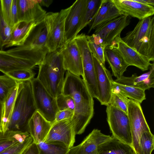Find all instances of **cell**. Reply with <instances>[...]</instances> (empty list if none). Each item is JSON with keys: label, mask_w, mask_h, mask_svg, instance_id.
Segmentation results:
<instances>
[{"label": "cell", "mask_w": 154, "mask_h": 154, "mask_svg": "<svg viewBox=\"0 0 154 154\" xmlns=\"http://www.w3.org/2000/svg\"><path fill=\"white\" fill-rule=\"evenodd\" d=\"M36 66L30 60L0 50V71L4 74L15 70L32 69Z\"/></svg>", "instance_id": "obj_20"}, {"label": "cell", "mask_w": 154, "mask_h": 154, "mask_svg": "<svg viewBox=\"0 0 154 154\" xmlns=\"http://www.w3.org/2000/svg\"><path fill=\"white\" fill-rule=\"evenodd\" d=\"M70 8L71 6L62 9L54 20L46 44L49 52L60 49L65 44V21Z\"/></svg>", "instance_id": "obj_15"}, {"label": "cell", "mask_w": 154, "mask_h": 154, "mask_svg": "<svg viewBox=\"0 0 154 154\" xmlns=\"http://www.w3.org/2000/svg\"><path fill=\"white\" fill-rule=\"evenodd\" d=\"M58 50L62 57L65 70L75 75L81 76L83 78L82 57L75 39L66 43Z\"/></svg>", "instance_id": "obj_10"}, {"label": "cell", "mask_w": 154, "mask_h": 154, "mask_svg": "<svg viewBox=\"0 0 154 154\" xmlns=\"http://www.w3.org/2000/svg\"><path fill=\"white\" fill-rule=\"evenodd\" d=\"M58 13H47L44 19L33 28L23 45L9 49L7 51L38 65L48 52L46 44L52 23Z\"/></svg>", "instance_id": "obj_2"}, {"label": "cell", "mask_w": 154, "mask_h": 154, "mask_svg": "<svg viewBox=\"0 0 154 154\" xmlns=\"http://www.w3.org/2000/svg\"><path fill=\"white\" fill-rule=\"evenodd\" d=\"M19 82L31 80L34 78L35 73L32 69H22L8 72L7 74Z\"/></svg>", "instance_id": "obj_39"}, {"label": "cell", "mask_w": 154, "mask_h": 154, "mask_svg": "<svg viewBox=\"0 0 154 154\" xmlns=\"http://www.w3.org/2000/svg\"><path fill=\"white\" fill-rule=\"evenodd\" d=\"M87 2L88 0H77L71 6L65 21V44L74 39L79 33Z\"/></svg>", "instance_id": "obj_14"}, {"label": "cell", "mask_w": 154, "mask_h": 154, "mask_svg": "<svg viewBox=\"0 0 154 154\" xmlns=\"http://www.w3.org/2000/svg\"><path fill=\"white\" fill-rule=\"evenodd\" d=\"M130 19V17L121 15L96 28L94 34L98 35L106 46L110 45L120 36L122 31L129 24Z\"/></svg>", "instance_id": "obj_13"}, {"label": "cell", "mask_w": 154, "mask_h": 154, "mask_svg": "<svg viewBox=\"0 0 154 154\" xmlns=\"http://www.w3.org/2000/svg\"><path fill=\"white\" fill-rule=\"evenodd\" d=\"M62 94L71 96L75 104L71 120L76 134L82 133L94 114V100L83 79L67 71Z\"/></svg>", "instance_id": "obj_1"}, {"label": "cell", "mask_w": 154, "mask_h": 154, "mask_svg": "<svg viewBox=\"0 0 154 154\" xmlns=\"http://www.w3.org/2000/svg\"><path fill=\"white\" fill-rule=\"evenodd\" d=\"M75 39L82 57L83 76V79L93 98L97 99V83L92 54L88 46L86 35H78Z\"/></svg>", "instance_id": "obj_6"}, {"label": "cell", "mask_w": 154, "mask_h": 154, "mask_svg": "<svg viewBox=\"0 0 154 154\" xmlns=\"http://www.w3.org/2000/svg\"><path fill=\"white\" fill-rule=\"evenodd\" d=\"M18 22L17 0H12L11 12V26Z\"/></svg>", "instance_id": "obj_41"}, {"label": "cell", "mask_w": 154, "mask_h": 154, "mask_svg": "<svg viewBox=\"0 0 154 154\" xmlns=\"http://www.w3.org/2000/svg\"><path fill=\"white\" fill-rule=\"evenodd\" d=\"M153 63L149 67V71L140 76L134 73L130 77L122 76L114 81L124 85L136 87L145 91L154 87V65Z\"/></svg>", "instance_id": "obj_23"}, {"label": "cell", "mask_w": 154, "mask_h": 154, "mask_svg": "<svg viewBox=\"0 0 154 154\" xmlns=\"http://www.w3.org/2000/svg\"><path fill=\"white\" fill-rule=\"evenodd\" d=\"M111 45L116 49L129 66H135L143 71L148 70L152 64L146 57L124 42L120 36L116 38Z\"/></svg>", "instance_id": "obj_16"}, {"label": "cell", "mask_w": 154, "mask_h": 154, "mask_svg": "<svg viewBox=\"0 0 154 154\" xmlns=\"http://www.w3.org/2000/svg\"><path fill=\"white\" fill-rule=\"evenodd\" d=\"M73 114L74 112L70 110H59L56 115L55 122L72 118Z\"/></svg>", "instance_id": "obj_42"}, {"label": "cell", "mask_w": 154, "mask_h": 154, "mask_svg": "<svg viewBox=\"0 0 154 154\" xmlns=\"http://www.w3.org/2000/svg\"><path fill=\"white\" fill-rule=\"evenodd\" d=\"M52 124L46 120L38 111L34 113L28 125V132L37 144L44 141L50 130Z\"/></svg>", "instance_id": "obj_22"}, {"label": "cell", "mask_w": 154, "mask_h": 154, "mask_svg": "<svg viewBox=\"0 0 154 154\" xmlns=\"http://www.w3.org/2000/svg\"><path fill=\"white\" fill-rule=\"evenodd\" d=\"M19 82L9 93L3 103L2 131L3 133L5 132L13 112L19 90Z\"/></svg>", "instance_id": "obj_27"}, {"label": "cell", "mask_w": 154, "mask_h": 154, "mask_svg": "<svg viewBox=\"0 0 154 154\" xmlns=\"http://www.w3.org/2000/svg\"><path fill=\"white\" fill-rule=\"evenodd\" d=\"M97 154H136L132 146L111 136L100 145Z\"/></svg>", "instance_id": "obj_26"}, {"label": "cell", "mask_w": 154, "mask_h": 154, "mask_svg": "<svg viewBox=\"0 0 154 154\" xmlns=\"http://www.w3.org/2000/svg\"><path fill=\"white\" fill-rule=\"evenodd\" d=\"M0 132H2V131L0 130Z\"/></svg>", "instance_id": "obj_47"}, {"label": "cell", "mask_w": 154, "mask_h": 154, "mask_svg": "<svg viewBox=\"0 0 154 154\" xmlns=\"http://www.w3.org/2000/svg\"><path fill=\"white\" fill-rule=\"evenodd\" d=\"M37 144L39 154H68L70 149L65 144L58 141H43Z\"/></svg>", "instance_id": "obj_31"}, {"label": "cell", "mask_w": 154, "mask_h": 154, "mask_svg": "<svg viewBox=\"0 0 154 154\" xmlns=\"http://www.w3.org/2000/svg\"><path fill=\"white\" fill-rule=\"evenodd\" d=\"M12 3V0L0 1V7L2 16L5 21L11 26Z\"/></svg>", "instance_id": "obj_40"}, {"label": "cell", "mask_w": 154, "mask_h": 154, "mask_svg": "<svg viewBox=\"0 0 154 154\" xmlns=\"http://www.w3.org/2000/svg\"><path fill=\"white\" fill-rule=\"evenodd\" d=\"M71 119L53 123L44 142L58 141L63 143L69 148L73 147L76 134Z\"/></svg>", "instance_id": "obj_12"}, {"label": "cell", "mask_w": 154, "mask_h": 154, "mask_svg": "<svg viewBox=\"0 0 154 154\" xmlns=\"http://www.w3.org/2000/svg\"><path fill=\"white\" fill-rule=\"evenodd\" d=\"M127 115L129 119L132 139V147L136 154H139V143L142 134L150 131L146 120L140 103L129 99Z\"/></svg>", "instance_id": "obj_9"}, {"label": "cell", "mask_w": 154, "mask_h": 154, "mask_svg": "<svg viewBox=\"0 0 154 154\" xmlns=\"http://www.w3.org/2000/svg\"><path fill=\"white\" fill-rule=\"evenodd\" d=\"M14 107L7 131L28 132L29 121L37 109L30 80L20 82Z\"/></svg>", "instance_id": "obj_3"}, {"label": "cell", "mask_w": 154, "mask_h": 154, "mask_svg": "<svg viewBox=\"0 0 154 154\" xmlns=\"http://www.w3.org/2000/svg\"><path fill=\"white\" fill-rule=\"evenodd\" d=\"M100 0H88L87 5L83 14L79 32L92 20L97 12Z\"/></svg>", "instance_id": "obj_32"}, {"label": "cell", "mask_w": 154, "mask_h": 154, "mask_svg": "<svg viewBox=\"0 0 154 154\" xmlns=\"http://www.w3.org/2000/svg\"><path fill=\"white\" fill-rule=\"evenodd\" d=\"M33 142L30 135L24 141L14 144L4 150L0 154H22L24 150Z\"/></svg>", "instance_id": "obj_38"}, {"label": "cell", "mask_w": 154, "mask_h": 154, "mask_svg": "<svg viewBox=\"0 0 154 154\" xmlns=\"http://www.w3.org/2000/svg\"><path fill=\"white\" fill-rule=\"evenodd\" d=\"M121 15L111 0H100L88 33L92 30Z\"/></svg>", "instance_id": "obj_21"}, {"label": "cell", "mask_w": 154, "mask_h": 154, "mask_svg": "<svg viewBox=\"0 0 154 154\" xmlns=\"http://www.w3.org/2000/svg\"><path fill=\"white\" fill-rule=\"evenodd\" d=\"M154 148V135L151 131L143 133L139 141V154H151Z\"/></svg>", "instance_id": "obj_34"}, {"label": "cell", "mask_w": 154, "mask_h": 154, "mask_svg": "<svg viewBox=\"0 0 154 154\" xmlns=\"http://www.w3.org/2000/svg\"><path fill=\"white\" fill-rule=\"evenodd\" d=\"M30 135L28 132L7 131L0 132V153L11 146L24 141Z\"/></svg>", "instance_id": "obj_28"}, {"label": "cell", "mask_w": 154, "mask_h": 154, "mask_svg": "<svg viewBox=\"0 0 154 154\" xmlns=\"http://www.w3.org/2000/svg\"><path fill=\"white\" fill-rule=\"evenodd\" d=\"M56 100L59 110H66L74 112L75 104L73 99L71 96L61 94L57 97Z\"/></svg>", "instance_id": "obj_37"}, {"label": "cell", "mask_w": 154, "mask_h": 154, "mask_svg": "<svg viewBox=\"0 0 154 154\" xmlns=\"http://www.w3.org/2000/svg\"><path fill=\"white\" fill-rule=\"evenodd\" d=\"M111 137L94 129L81 143L70 148L68 154H97L98 146Z\"/></svg>", "instance_id": "obj_19"}, {"label": "cell", "mask_w": 154, "mask_h": 154, "mask_svg": "<svg viewBox=\"0 0 154 154\" xmlns=\"http://www.w3.org/2000/svg\"><path fill=\"white\" fill-rule=\"evenodd\" d=\"M137 1L146 5L154 6V0H136Z\"/></svg>", "instance_id": "obj_45"}, {"label": "cell", "mask_w": 154, "mask_h": 154, "mask_svg": "<svg viewBox=\"0 0 154 154\" xmlns=\"http://www.w3.org/2000/svg\"><path fill=\"white\" fill-rule=\"evenodd\" d=\"M35 105L38 111L48 121L53 124L59 111L56 98L52 97L36 78L30 80Z\"/></svg>", "instance_id": "obj_8"}, {"label": "cell", "mask_w": 154, "mask_h": 154, "mask_svg": "<svg viewBox=\"0 0 154 154\" xmlns=\"http://www.w3.org/2000/svg\"><path fill=\"white\" fill-rule=\"evenodd\" d=\"M12 27L4 20L0 7V48L2 50L9 43Z\"/></svg>", "instance_id": "obj_35"}, {"label": "cell", "mask_w": 154, "mask_h": 154, "mask_svg": "<svg viewBox=\"0 0 154 154\" xmlns=\"http://www.w3.org/2000/svg\"><path fill=\"white\" fill-rule=\"evenodd\" d=\"M3 103L0 100V129L2 131V119L3 114Z\"/></svg>", "instance_id": "obj_46"}, {"label": "cell", "mask_w": 154, "mask_h": 154, "mask_svg": "<svg viewBox=\"0 0 154 154\" xmlns=\"http://www.w3.org/2000/svg\"><path fill=\"white\" fill-rule=\"evenodd\" d=\"M112 84V89L117 90L128 98L140 103L146 99L145 91L143 89L120 84L114 80Z\"/></svg>", "instance_id": "obj_29"}, {"label": "cell", "mask_w": 154, "mask_h": 154, "mask_svg": "<svg viewBox=\"0 0 154 154\" xmlns=\"http://www.w3.org/2000/svg\"><path fill=\"white\" fill-rule=\"evenodd\" d=\"M122 15L136 18L139 20L152 16L154 6L144 4L136 0H111Z\"/></svg>", "instance_id": "obj_17"}, {"label": "cell", "mask_w": 154, "mask_h": 154, "mask_svg": "<svg viewBox=\"0 0 154 154\" xmlns=\"http://www.w3.org/2000/svg\"><path fill=\"white\" fill-rule=\"evenodd\" d=\"M97 79L98 98L102 105L109 104L112 91V82L113 79L110 72L105 65L93 56Z\"/></svg>", "instance_id": "obj_11"}, {"label": "cell", "mask_w": 154, "mask_h": 154, "mask_svg": "<svg viewBox=\"0 0 154 154\" xmlns=\"http://www.w3.org/2000/svg\"><path fill=\"white\" fill-rule=\"evenodd\" d=\"M37 24L33 22H18L12 27L10 41L5 47H17L23 45Z\"/></svg>", "instance_id": "obj_25"}, {"label": "cell", "mask_w": 154, "mask_h": 154, "mask_svg": "<svg viewBox=\"0 0 154 154\" xmlns=\"http://www.w3.org/2000/svg\"><path fill=\"white\" fill-rule=\"evenodd\" d=\"M86 36L88 46L93 56L105 65L104 50L106 47V45L97 35L93 34Z\"/></svg>", "instance_id": "obj_30"}, {"label": "cell", "mask_w": 154, "mask_h": 154, "mask_svg": "<svg viewBox=\"0 0 154 154\" xmlns=\"http://www.w3.org/2000/svg\"><path fill=\"white\" fill-rule=\"evenodd\" d=\"M129 99L117 90L113 89L109 104L123 111L127 114Z\"/></svg>", "instance_id": "obj_36"}, {"label": "cell", "mask_w": 154, "mask_h": 154, "mask_svg": "<svg viewBox=\"0 0 154 154\" xmlns=\"http://www.w3.org/2000/svg\"><path fill=\"white\" fill-rule=\"evenodd\" d=\"M128 46L154 61V17H149L140 20L133 30L121 38Z\"/></svg>", "instance_id": "obj_5"}, {"label": "cell", "mask_w": 154, "mask_h": 154, "mask_svg": "<svg viewBox=\"0 0 154 154\" xmlns=\"http://www.w3.org/2000/svg\"><path fill=\"white\" fill-rule=\"evenodd\" d=\"M19 82L7 75H0V100L2 103Z\"/></svg>", "instance_id": "obj_33"}, {"label": "cell", "mask_w": 154, "mask_h": 154, "mask_svg": "<svg viewBox=\"0 0 154 154\" xmlns=\"http://www.w3.org/2000/svg\"><path fill=\"white\" fill-rule=\"evenodd\" d=\"M19 22H33L38 24L47 13L38 0H17Z\"/></svg>", "instance_id": "obj_18"}, {"label": "cell", "mask_w": 154, "mask_h": 154, "mask_svg": "<svg viewBox=\"0 0 154 154\" xmlns=\"http://www.w3.org/2000/svg\"><path fill=\"white\" fill-rule=\"evenodd\" d=\"M105 61L109 64L114 76L118 79L123 75L129 66L116 49L111 45L106 46L104 50Z\"/></svg>", "instance_id": "obj_24"}, {"label": "cell", "mask_w": 154, "mask_h": 154, "mask_svg": "<svg viewBox=\"0 0 154 154\" xmlns=\"http://www.w3.org/2000/svg\"><path fill=\"white\" fill-rule=\"evenodd\" d=\"M38 2L41 6L48 7L52 3L53 1L52 0H38Z\"/></svg>", "instance_id": "obj_44"}, {"label": "cell", "mask_w": 154, "mask_h": 154, "mask_svg": "<svg viewBox=\"0 0 154 154\" xmlns=\"http://www.w3.org/2000/svg\"><path fill=\"white\" fill-rule=\"evenodd\" d=\"M38 66L37 78L47 91L56 98L62 94L66 71L58 50L48 51Z\"/></svg>", "instance_id": "obj_4"}, {"label": "cell", "mask_w": 154, "mask_h": 154, "mask_svg": "<svg viewBox=\"0 0 154 154\" xmlns=\"http://www.w3.org/2000/svg\"><path fill=\"white\" fill-rule=\"evenodd\" d=\"M106 106L107 120L112 136L132 147L130 126L127 114L111 105Z\"/></svg>", "instance_id": "obj_7"}, {"label": "cell", "mask_w": 154, "mask_h": 154, "mask_svg": "<svg viewBox=\"0 0 154 154\" xmlns=\"http://www.w3.org/2000/svg\"><path fill=\"white\" fill-rule=\"evenodd\" d=\"M22 154H39L37 144L33 142L24 150Z\"/></svg>", "instance_id": "obj_43"}]
</instances>
